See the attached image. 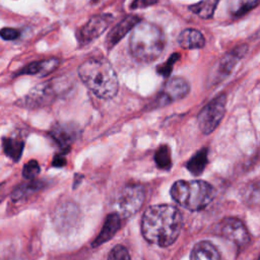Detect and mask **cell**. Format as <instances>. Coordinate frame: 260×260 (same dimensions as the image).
I'll return each mask as SVG.
<instances>
[{
  "instance_id": "5",
  "label": "cell",
  "mask_w": 260,
  "mask_h": 260,
  "mask_svg": "<svg viewBox=\"0 0 260 260\" xmlns=\"http://www.w3.org/2000/svg\"><path fill=\"white\" fill-rule=\"evenodd\" d=\"M224 94L218 95L209 102L198 115V125L203 134L211 133L220 123L225 112Z\"/></svg>"
},
{
  "instance_id": "2",
  "label": "cell",
  "mask_w": 260,
  "mask_h": 260,
  "mask_svg": "<svg viewBox=\"0 0 260 260\" xmlns=\"http://www.w3.org/2000/svg\"><path fill=\"white\" fill-rule=\"evenodd\" d=\"M83 83L99 98L109 100L118 91V77L111 63L103 58H91L78 68Z\"/></svg>"
},
{
  "instance_id": "8",
  "label": "cell",
  "mask_w": 260,
  "mask_h": 260,
  "mask_svg": "<svg viewBox=\"0 0 260 260\" xmlns=\"http://www.w3.org/2000/svg\"><path fill=\"white\" fill-rule=\"evenodd\" d=\"M219 232L223 238L240 247L247 245L250 241V236L246 226L240 219L235 217L225 218L220 223Z\"/></svg>"
},
{
  "instance_id": "9",
  "label": "cell",
  "mask_w": 260,
  "mask_h": 260,
  "mask_svg": "<svg viewBox=\"0 0 260 260\" xmlns=\"http://www.w3.org/2000/svg\"><path fill=\"white\" fill-rule=\"evenodd\" d=\"M189 92L188 82L181 77H173L169 79L164 87L159 98L154 102L158 104L157 107L165 106L166 104L185 98Z\"/></svg>"
},
{
  "instance_id": "3",
  "label": "cell",
  "mask_w": 260,
  "mask_h": 260,
  "mask_svg": "<svg viewBox=\"0 0 260 260\" xmlns=\"http://www.w3.org/2000/svg\"><path fill=\"white\" fill-rule=\"evenodd\" d=\"M130 51L139 61L151 62L159 57L165 48V37L154 24L139 21L130 36Z\"/></svg>"
},
{
  "instance_id": "20",
  "label": "cell",
  "mask_w": 260,
  "mask_h": 260,
  "mask_svg": "<svg viewBox=\"0 0 260 260\" xmlns=\"http://www.w3.org/2000/svg\"><path fill=\"white\" fill-rule=\"evenodd\" d=\"M156 166L161 170H169L172 167L171 150L168 145H161L157 148L154 154Z\"/></svg>"
},
{
  "instance_id": "14",
  "label": "cell",
  "mask_w": 260,
  "mask_h": 260,
  "mask_svg": "<svg viewBox=\"0 0 260 260\" xmlns=\"http://www.w3.org/2000/svg\"><path fill=\"white\" fill-rule=\"evenodd\" d=\"M191 260H220L219 253L215 246L208 241H201L194 245L191 255Z\"/></svg>"
},
{
  "instance_id": "17",
  "label": "cell",
  "mask_w": 260,
  "mask_h": 260,
  "mask_svg": "<svg viewBox=\"0 0 260 260\" xmlns=\"http://www.w3.org/2000/svg\"><path fill=\"white\" fill-rule=\"evenodd\" d=\"M2 146L4 153L14 161H17L22 154L24 143L18 138L4 137L2 139Z\"/></svg>"
},
{
  "instance_id": "1",
  "label": "cell",
  "mask_w": 260,
  "mask_h": 260,
  "mask_svg": "<svg viewBox=\"0 0 260 260\" xmlns=\"http://www.w3.org/2000/svg\"><path fill=\"white\" fill-rule=\"evenodd\" d=\"M182 222V214L175 206L152 205L142 216L141 232L147 242L159 247H168L179 237Z\"/></svg>"
},
{
  "instance_id": "13",
  "label": "cell",
  "mask_w": 260,
  "mask_h": 260,
  "mask_svg": "<svg viewBox=\"0 0 260 260\" xmlns=\"http://www.w3.org/2000/svg\"><path fill=\"white\" fill-rule=\"evenodd\" d=\"M59 65V60L56 58H50L42 61H37L25 66L19 73L45 76L53 72Z\"/></svg>"
},
{
  "instance_id": "28",
  "label": "cell",
  "mask_w": 260,
  "mask_h": 260,
  "mask_svg": "<svg viewBox=\"0 0 260 260\" xmlns=\"http://www.w3.org/2000/svg\"><path fill=\"white\" fill-rule=\"evenodd\" d=\"M65 164H66V159L63 155H60V154L55 155V157L53 159V166L54 167L60 168V167H63Z\"/></svg>"
},
{
  "instance_id": "7",
  "label": "cell",
  "mask_w": 260,
  "mask_h": 260,
  "mask_svg": "<svg viewBox=\"0 0 260 260\" xmlns=\"http://www.w3.org/2000/svg\"><path fill=\"white\" fill-rule=\"evenodd\" d=\"M113 17L110 14H99L92 16L76 34L80 45H86L99 38L110 25Z\"/></svg>"
},
{
  "instance_id": "12",
  "label": "cell",
  "mask_w": 260,
  "mask_h": 260,
  "mask_svg": "<svg viewBox=\"0 0 260 260\" xmlns=\"http://www.w3.org/2000/svg\"><path fill=\"white\" fill-rule=\"evenodd\" d=\"M121 225V217L117 213H112L107 216L105 223L103 225V229L96 239L93 241L92 246L96 247L105 242L109 241L110 239L113 238V236L118 232Z\"/></svg>"
},
{
  "instance_id": "23",
  "label": "cell",
  "mask_w": 260,
  "mask_h": 260,
  "mask_svg": "<svg viewBox=\"0 0 260 260\" xmlns=\"http://www.w3.org/2000/svg\"><path fill=\"white\" fill-rule=\"evenodd\" d=\"M40 173V166L37 160H29L22 169V176L27 180L35 179Z\"/></svg>"
},
{
  "instance_id": "21",
  "label": "cell",
  "mask_w": 260,
  "mask_h": 260,
  "mask_svg": "<svg viewBox=\"0 0 260 260\" xmlns=\"http://www.w3.org/2000/svg\"><path fill=\"white\" fill-rule=\"evenodd\" d=\"M258 1L259 0H231L230 10L234 15L239 16L257 6Z\"/></svg>"
},
{
  "instance_id": "19",
  "label": "cell",
  "mask_w": 260,
  "mask_h": 260,
  "mask_svg": "<svg viewBox=\"0 0 260 260\" xmlns=\"http://www.w3.org/2000/svg\"><path fill=\"white\" fill-rule=\"evenodd\" d=\"M207 165V149L202 148L195 153L187 162V169L195 176H199Z\"/></svg>"
},
{
  "instance_id": "6",
  "label": "cell",
  "mask_w": 260,
  "mask_h": 260,
  "mask_svg": "<svg viewBox=\"0 0 260 260\" xmlns=\"http://www.w3.org/2000/svg\"><path fill=\"white\" fill-rule=\"evenodd\" d=\"M145 192L140 185H127L119 195L118 208L124 217L135 214L142 206Z\"/></svg>"
},
{
  "instance_id": "4",
  "label": "cell",
  "mask_w": 260,
  "mask_h": 260,
  "mask_svg": "<svg viewBox=\"0 0 260 260\" xmlns=\"http://www.w3.org/2000/svg\"><path fill=\"white\" fill-rule=\"evenodd\" d=\"M172 198L182 207L191 211L201 210L213 199L214 190L204 181H177L171 188Z\"/></svg>"
},
{
  "instance_id": "27",
  "label": "cell",
  "mask_w": 260,
  "mask_h": 260,
  "mask_svg": "<svg viewBox=\"0 0 260 260\" xmlns=\"http://www.w3.org/2000/svg\"><path fill=\"white\" fill-rule=\"evenodd\" d=\"M156 2H157V0H134L132 2L131 8H133V9L144 8V7H147V6H150V5L154 4Z\"/></svg>"
},
{
  "instance_id": "16",
  "label": "cell",
  "mask_w": 260,
  "mask_h": 260,
  "mask_svg": "<svg viewBox=\"0 0 260 260\" xmlns=\"http://www.w3.org/2000/svg\"><path fill=\"white\" fill-rule=\"evenodd\" d=\"M52 91L49 86L45 84H40V86L34 88L25 98V104L30 107L42 106L48 103L51 99Z\"/></svg>"
},
{
  "instance_id": "22",
  "label": "cell",
  "mask_w": 260,
  "mask_h": 260,
  "mask_svg": "<svg viewBox=\"0 0 260 260\" xmlns=\"http://www.w3.org/2000/svg\"><path fill=\"white\" fill-rule=\"evenodd\" d=\"M42 187V184L40 182H30L27 184H23L18 186L11 194V198L14 201L20 200L22 198H24L25 196H27L28 194L38 191L40 188Z\"/></svg>"
},
{
  "instance_id": "15",
  "label": "cell",
  "mask_w": 260,
  "mask_h": 260,
  "mask_svg": "<svg viewBox=\"0 0 260 260\" xmlns=\"http://www.w3.org/2000/svg\"><path fill=\"white\" fill-rule=\"evenodd\" d=\"M178 42L180 46L185 49H200L205 44L203 35L199 30L193 28L183 30L178 38Z\"/></svg>"
},
{
  "instance_id": "10",
  "label": "cell",
  "mask_w": 260,
  "mask_h": 260,
  "mask_svg": "<svg viewBox=\"0 0 260 260\" xmlns=\"http://www.w3.org/2000/svg\"><path fill=\"white\" fill-rule=\"evenodd\" d=\"M50 135L62 149L68 150L71 143L76 139L78 130L71 123H58L52 127Z\"/></svg>"
},
{
  "instance_id": "11",
  "label": "cell",
  "mask_w": 260,
  "mask_h": 260,
  "mask_svg": "<svg viewBox=\"0 0 260 260\" xmlns=\"http://www.w3.org/2000/svg\"><path fill=\"white\" fill-rule=\"evenodd\" d=\"M139 22V18L136 15H128L117 23L113 29L108 34L106 45L108 48L115 46L130 29H132Z\"/></svg>"
},
{
  "instance_id": "25",
  "label": "cell",
  "mask_w": 260,
  "mask_h": 260,
  "mask_svg": "<svg viewBox=\"0 0 260 260\" xmlns=\"http://www.w3.org/2000/svg\"><path fill=\"white\" fill-rule=\"evenodd\" d=\"M179 58H180V56H179L177 53L173 54L172 56L169 57V59L167 60L166 63H164V64H161V65H159V66L157 67V72H158L160 75L165 76V77H169L170 74H171V72H172V69H173L174 64L176 63V61H177Z\"/></svg>"
},
{
  "instance_id": "24",
  "label": "cell",
  "mask_w": 260,
  "mask_h": 260,
  "mask_svg": "<svg viewBox=\"0 0 260 260\" xmlns=\"http://www.w3.org/2000/svg\"><path fill=\"white\" fill-rule=\"evenodd\" d=\"M108 260H131V258L128 250L124 246L117 245L111 250Z\"/></svg>"
},
{
  "instance_id": "18",
  "label": "cell",
  "mask_w": 260,
  "mask_h": 260,
  "mask_svg": "<svg viewBox=\"0 0 260 260\" xmlns=\"http://www.w3.org/2000/svg\"><path fill=\"white\" fill-rule=\"evenodd\" d=\"M218 1L219 0H201L198 3L191 5L189 8L199 17L207 19L212 17Z\"/></svg>"
},
{
  "instance_id": "26",
  "label": "cell",
  "mask_w": 260,
  "mask_h": 260,
  "mask_svg": "<svg viewBox=\"0 0 260 260\" xmlns=\"http://www.w3.org/2000/svg\"><path fill=\"white\" fill-rule=\"evenodd\" d=\"M19 30L11 27H4L0 30V37L5 41H12L16 40L19 37Z\"/></svg>"
}]
</instances>
